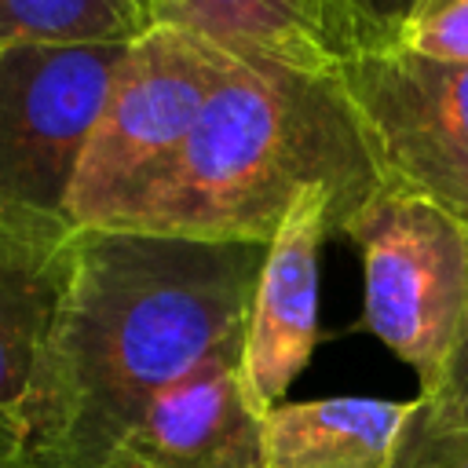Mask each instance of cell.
<instances>
[{
  "label": "cell",
  "instance_id": "2",
  "mask_svg": "<svg viewBox=\"0 0 468 468\" xmlns=\"http://www.w3.org/2000/svg\"><path fill=\"white\" fill-rule=\"evenodd\" d=\"M314 186L340 201L344 223L380 186L344 91L333 77L238 62L172 168L113 230L267 245Z\"/></svg>",
  "mask_w": 468,
  "mask_h": 468
},
{
  "label": "cell",
  "instance_id": "8",
  "mask_svg": "<svg viewBox=\"0 0 468 468\" xmlns=\"http://www.w3.org/2000/svg\"><path fill=\"white\" fill-rule=\"evenodd\" d=\"M344 227L340 201L314 186L296 197L267 241L241 340V377L249 395L274 410L307 369L318 344V260L333 230Z\"/></svg>",
  "mask_w": 468,
  "mask_h": 468
},
{
  "label": "cell",
  "instance_id": "4",
  "mask_svg": "<svg viewBox=\"0 0 468 468\" xmlns=\"http://www.w3.org/2000/svg\"><path fill=\"white\" fill-rule=\"evenodd\" d=\"M238 62L165 22L128 44L69 190L77 230L121 227L172 168L205 102Z\"/></svg>",
  "mask_w": 468,
  "mask_h": 468
},
{
  "label": "cell",
  "instance_id": "3",
  "mask_svg": "<svg viewBox=\"0 0 468 468\" xmlns=\"http://www.w3.org/2000/svg\"><path fill=\"white\" fill-rule=\"evenodd\" d=\"M128 44L0 51V245H66L69 190Z\"/></svg>",
  "mask_w": 468,
  "mask_h": 468
},
{
  "label": "cell",
  "instance_id": "14",
  "mask_svg": "<svg viewBox=\"0 0 468 468\" xmlns=\"http://www.w3.org/2000/svg\"><path fill=\"white\" fill-rule=\"evenodd\" d=\"M388 468H468V428H450L413 399Z\"/></svg>",
  "mask_w": 468,
  "mask_h": 468
},
{
  "label": "cell",
  "instance_id": "10",
  "mask_svg": "<svg viewBox=\"0 0 468 468\" xmlns=\"http://www.w3.org/2000/svg\"><path fill=\"white\" fill-rule=\"evenodd\" d=\"M413 399L329 395L263 417V468H388Z\"/></svg>",
  "mask_w": 468,
  "mask_h": 468
},
{
  "label": "cell",
  "instance_id": "1",
  "mask_svg": "<svg viewBox=\"0 0 468 468\" xmlns=\"http://www.w3.org/2000/svg\"><path fill=\"white\" fill-rule=\"evenodd\" d=\"M267 245L77 230L18 413L22 468H106L146 406L241 351Z\"/></svg>",
  "mask_w": 468,
  "mask_h": 468
},
{
  "label": "cell",
  "instance_id": "12",
  "mask_svg": "<svg viewBox=\"0 0 468 468\" xmlns=\"http://www.w3.org/2000/svg\"><path fill=\"white\" fill-rule=\"evenodd\" d=\"M154 26V0H0V51L15 44H132Z\"/></svg>",
  "mask_w": 468,
  "mask_h": 468
},
{
  "label": "cell",
  "instance_id": "18",
  "mask_svg": "<svg viewBox=\"0 0 468 468\" xmlns=\"http://www.w3.org/2000/svg\"><path fill=\"white\" fill-rule=\"evenodd\" d=\"M157 4H161V0H154V7H157Z\"/></svg>",
  "mask_w": 468,
  "mask_h": 468
},
{
  "label": "cell",
  "instance_id": "13",
  "mask_svg": "<svg viewBox=\"0 0 468 468\" xmlns=\"http://www.w3.org/2000/svg\"><path fill=\"white\" fill-rule=\"evenodd\" d=\"M399 48L435 62H468V0H413L399 22Z\"/></svg>",
  "mask_w": 468,
  "mask_h": 468
},
{
  "label": "cell",
  "instance_id": "5",
  "mask_svg": "<svg viewBox=\"0 0 468 468\" xmlns=\"http://www.w3.org/2000/svg\"><path fill=\"white\" fill-rule=\"evenodd\" d=\"M340 234L362 252V325L431 388L468 314V223L377 186Z\"/></svg>",
  "mask_w": 468,
  "mask_h": 468
},
{
  "label": "cell",
  "instance_id": "11",
  "mask_svg": "<svg viewBox=\"0 0 468 468\" xmlns=\"http://www.w3.org/2000/svg\"><path fill=\"white\" fill-rule=\"evenodd\" d=\"M73 238L66 245H0V417L15 424L62 296Z\"/></svg>",
  "mask_w": 468,
  "mask_h": 468
},
{
  "label": "cell",
  "instance_id": "15",
  "mask_svg": "<svg viewBox=\"0 0 468 468\" xmlns=\"http://www.w3.org/2000/svg\"><path fill=\"white\" fill-rule=\"evenodd\" d=\"M431 417H439L450 428H468V314L457 329V340L435 377L431 388L417 395Z\"/></svg>",
  "mask_w": 468,
  "mask_h": 468
},
{
  "label": "cell",
  "instance_id": "17",
  "mask_svg": "<svg viewBox=\"0 0 468 468\" xmlns=\"http://www.w3.org/2000/svg\"><path fill=\"white\" fill-rule=\"evenodd\" d=\"M362 4H366V11H369L377 22H384V26L395 29V37H399V22L406 18V11H410L413 0H362Z\"/></svg>",
  "mask_w": 468,
  "mask_h": 468
},
{
  "label": "cell",
  "instance_id": "16",
  "mask_svg": "<svg viewBox=\"0 0 468 468\" xmlns=\"http://www.w3.org/2000/svg\"><path fill=\"white\" fill-rule=\"evenodd\" d=\"M0 468H22V439L18 424L0 417Z\"/></svg>",
  "mask_w": 468,
  "mask_h": 468
},
{
  "label": "cell",
  "instance_id": "9",
  "mask_svg": "<svg viewBox=\"0 0 468 468\" xmlns=\"http://www.w3.org/2000/svg\"><path fill=\"white\" fill-rule=\"evenodd\" d=\"M263 417L241 351L219 355L161 391L106 468H263Z\"/></svg>",
  "mask_w": 468,
  "mask_h": 468
},
{
  "label": "cell",
  "instance_id": "7",
  "mask_svg": "<svg viewBox=\"0 0 468 468\" xmlns=\"http://www.w3.org/2000/svg\"><path fill=\"white\" fill-rule=\"evenodd\" d=\"M154 18L230 58L300 77H336L366 55L399 48L395 29L362 0H161Z\"/></svg>",
  "mask_w": 468,
  "mask_h": 468
},
{
  "label": "cell",
  "instance_id": "6",
  "mask_svg": "<svg viewBox=\"0 0 468 468\" xmlns=\"http://www.w3.org/2000/svg\"><path fill=\"white\" fill-rule=\"evenodd\" d=\"M333 80L358 121L380 186L468 223V62L388 48Z\"/></svg>",
  "mask_w": 468,
  "mask_h": 468
}]
</instances>
